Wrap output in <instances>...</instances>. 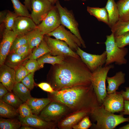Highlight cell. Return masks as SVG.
Instances as JSON below:
<instances>
[{
	"label": "cell",
	"instance_id": "cell-1",
	"mask_svg": "<svg viewBox=\"0 0 129 129\" xmlns=\"http://www.w3.org/2000/svg\"><path fill=\"white\" fill-rule=\"evenodd\" d=\"M92 72L80 58L65 56L62 62L52 65L47 80L55 91L92 84Z\"/></svg>",
	"mask_w": 129,
	"mask_h": 129
},
{
	"label": "cell",
	"instance_id": "cell-2",
	"mask_svg": "<svg viewBox=\"0 0 129 129\" xmlns=\"http://www.w3.org/2000/svg\"><path fill=\"white\" fill-rule=\"evenodd\" d=\"M48 97L66 106L72 112L86 110L91 112L100 106L92 83L48 93Z\"/></svg>",
	"mask_w": 129,
	"mask_h": 129
},
{
	"label": "cell",
	"instance_id": "cell-3",
	"mask_svg": "<svg viewBox=\"0 0 129 129\" xmlns=\"http://www.w3.org/2000/svg\"><path fill=\"white\" fill-rule=\"evenodd\" d=\"M93 120L97 122L92 128L97 129H113L120 124L129 122V118L123 115L114 114L106 110L103 105L95 108L90 114Z\"/></svg>",
	"mask_w": 129,
	"mask_h": 129
},
{
	"label": "cell",
	"instance_id": "cell-4",
	"mask_svg": "<svg viewBox=\"0 0 129 129\" xmlns=\"http://www.w3.org/2000/svg\"><path fill=\"white\" fill-rule=\"evenodd\" d=\"M104 43L106 46L107 59L104 66L114 63L116 64H126L127 62L125 56L128 53V49L125 47H119L115 42L113 34L106 36Z\"/></svg>",
	"mask_w": 129,
	"mask_h": 129
},
{
	"label": "cell",
	"instance_id": "cell-5",
	"mask_svg": "<svg viewBox=\"0 0 129 129\" xmlns=\"http://www.w3.org/2000/svg\"><path fill=\"white\" fill-rule=\"evenodd\" d=\"M114 67L113 65L110 64L99 67L92 72V83L100 106L102 104L107 94L106 81L108 73Z\"/></svg>",
	"mask_w": 129,
	"mask_h": 129
},
{
	"label": "cell",
	"instance_id": "cell-6",
	"mask_svg": "<svg viewBox=\"0 0 129 129\" xmlns=\"http://www.w3.org/2000/svg\"><path fill=\"white\" fill-rule=\"evenodd\" d=\"M72 112L64 104L52 101L43 109L38 116L46 121L57 123L62 118Z\"/></svg>",
	"mask_w": 129,
	"mask_h": 129
},
{
	"label": "cell",
	"instance_id": "cell-7",
	"mask_svg": "<svg viewBox=\"0 0 129 129\" xmlns=\"http://www.w3.org/2000/svg\"><path fill=\"white\" fill-rule=\"evenodd\" d=\"M55 4L59 14L61 24L67 28L75 35L80 41L82 47L86 48L85 42L80 32L78 23L72 11L68 10L65 7H62L59 0Z\"/></svg>",
	"mask_w": 129,
	"mask_h": 129
},
{
	"label": "cell",
	"instance_id": "cell-8",
	"mask_svg": "<svg viewBox=\"0 0 129 129\" xmlns=\"http://www.w3.org/2000/svg\"><path fill=\"white\" fill-rule=\"evenodd\" d=\"M44 38L50 49V54L51 55L80 58L76 52L72 50L65 42L56 38H52L46 35L44 36Z\"/></svg>",
	"mask_w": 129,
	"mask_h": 129
},
{
	"label": "cell",
	"instance_id": "cell-9",
	"mask_svg": "<svg viewBox=\"0 0 129 129\" xmlns=\"http://www.w3.org/2000/svg\"><path fill=\"white\" fill-rule=\"evenodd\" d=\"M31 17L37 26L45 18L54 5L48 0H31Z\"/></svg>",
	"mask_w": 129,
	"mask_h": 129
},
{
	"label": "cell",
	"instance_id": "cell-10",
	"mask_svg": "<svg viewBox=\"0 0 129 129\" xmlns=\"http://www.w3.org/2000/svg\"><path fill=\"white\" fill-rule=\"evenodd\" d=\"M49 36H53L55 38L65 42L73 51H76L78 47L82 46L78 38L70 31L66 30L65 27L61 25L56 29L47 34Z\"/></svg>",
	"mask_w": 129,
	"mask_h": 129
},
{
	"label": "cell",
	"instance_id": "cell-11",
	"mask_svg": "<svg viewBox=\"0 0 129 129\" xmlns=\"http://www.w3.org/2000/svg\"><path fill=\"white\" fill-rule=\"evenodd\" d=\"M76 52L92 73L102 66L106 63L107 59L106 51L100 55L94 54L86 53L78 47Z\"/></svg>",
	"mask_w": 129,
	"mask_h": 129
},
{
	"label": "cell",
	"instance_id": "cell-12",
	"mask_svg": "<svg viewBox=\"0 0 129 129\" xmlns=\"http://www.w3.org/2000/svg\"><path fill=\"white\" fill-rule=\"evenodd\" d=\"M61 25L59 14L55 5L37 27L44 35L53 31Z\"/></svg>",
	"mask_w": 129,
	"mask_h": 129
},
{
	"label": "cell",
	"instance_id": "cell-13",
	"mask_svg": "<svg viewBox=\"0 0 129 129\" xmlns=\"http://www.w3.org/2000/svg\"><path fill=\"white\" fill-rule=\"evenodd\" d=\"M124 100L120 91L107 94L102 105L107 111L113 113L122 112L124 109Z\"/></svg>",
	"mask_w": 129,
	"mask_h": 129
},
{
	"label": "cell",
	"instance_id": "cell-14",
	"mask_svg": "<svg viewBox=\"0 0 129 129\" xmlns=\"http://www.w3.org/2000/svg\"><path fill=\"white\" fill-rule=\"evenodd\" d=\"M91 112L86 110L75 111L67 115L57 123L60 129H72L85 117L90 115Z\"/></svg>",
	"mask_w": 129,
	"mask_h": 129
},
{
	"label": "cell",
	"instance_id": "cell-15",
	"mask_svg": "<svg viewBox=\"0 0 129 129\" xmlns=\"http://www.w3.org/2000/svg\"><path fill=\"white\" fill-rule=\"evenodd\" d=\"M37 27L31 18L18 16L15 20L12 30L17 36L24 35L36 28Z\"/></svg>",
	"mask_w": 129,
	"mask_h": 129
},
{
	"label": "cell",
	"instance_id": "cell-16",
	"mask_svg": "<svg viewBox=\"0 0 129 129\" xmlns=\"http://www.w3.org/2000/svg\"><path fill=\"white\" fill-rule=\"evenodd\" d=\"M2 39L0 45V65L4 64L6 56L17 35L12 30L4 29L2 34Z\"/></svg>",
	"mask_w": 129,
	"mask_h": 129
},
{
	"label": "cell",
	"instance_id": "cell-17",
	"mask_svg": "<svg viewBox=\"0 0 129 129\" xmlns=\"http://www.w3.org/2000/svg\"><path fill=\"white\" fill-rule=\"evenodd\" d=\"M18 117L22 125H27L41 129H54L57 126V123L46 121L34 114L24 118L19 115Z\"/></svg>",
	"mask_w": 129,
	"mask_h": 129
},
{
	"label": "cell",
	"instance_id": "cell-18",
	"mask_svg": "<svg viewBox=\"0 0 129 129\" xmlns=\"http://www.w3.org/2000/svg\"><path fill=\"white\" fill-rule=\"evenodd\" d=\"M0 81L9 91L12 92L16 82L15 70L4 64L0 66Z\"/></svg>",
	"mask_w": 129,
	"mask_h": 129
},
{
	"label": "cell",
	"instance_id": "cell-19",
	"mask_svg": "<svg viewBox=\"0 0 129 129\" xmlns=\"http://www.w3.org/2000/svg\"><path fill=\"white\" fill-rule=\"evenodd\" d=\"M125 74L121 71L116 73L111 77L107 76L106 80L108 85L106 88L107 94H111L116 91L119 87L125 81Z\"/></svg>",
	"mask_w": 129,
	"mask_h": 129
},
{
	"label": "cell",
	"instance_id": "cell-20",
	"mask_svg": "<svg viewBox=\"0 0 129 129\" xmlns=\"http://www.w3.org/2000/svg\"><path fill=\"white\" fill-rule=\"evenodd\" d=\"M51 101V99L48 97L36 98L32 97L26 102L30 107L32 113L37 115Z\"/></svg>",
	"mask_w": 129,
	"mask_h": 129
},
{
	"label": "cell",
	"instance_id": "cell-21",
	"mask_svg": "<svg viewBox=\"0 0 129 129\" xmlns=\"http://www.w3.org/2000/svg\"><path fill=\"white\" fill-rule=\"evenodd\" d=\"M105 7L108 14V26L111 28L119 19V12L115 0H108Z\"/></svg>",
	"mask_w": 129,
	"mask_h": 129
},
{
	"label": "cell",
	"instance_id": "cell-22",
	"mask_svg": "<svg viewBox=\"0 0 129 129\" xmlns=\"http://www.w3.org/2000/svg\"><path fill=\"white\" fill-rule=\"evenodd\" d=\"M29 58L22 57L14 52H9L6 57L4 64L15 70L20 65H24Z\"/></svg>",
	"mask_w": 129,
	"mask_h": 129
},
{
	"label": "cell",
	"instance_id": "cell-23",
	"mask_svg": "<svg viewBox=\"0 0 129 129\" xmlns=\"http://www.w3.org/2000/svg\"><path fill=\"white\" fill-rule=\"evenodd\" d=\"M87 10L90 15L95 17L98 21L103 22L108 26V14L105 7L100 8L87 6Z\"/></svg>",
	"mask_w": 129,
	"mask_h": 129
},
{
	"label": "cell",
	"instance_id": "cell-24",
	"mask_svg": "<svg viewBox=\"0 0 129 129\" xmlns=\"http://www.w3.org/2000/svg\"><path fill=\"white\" fill-rule=\"evenodd\" d=\"M19 113L17 109L0 99V117L9 118H14Z\"/></svg>",
	"mask_w": 129,
	"mask_h": 129
},
{
	"label": "cell",
	"instance_id": "cell-25",
	"mask_svg": "<svg viewBox=\"0 0 129 129\" xmlns=\"http://www.w3.org/2000/svg\"><path fill=\"white\" fill-rule=\"evenodd\" d=\"M28 43L31 49L32 50L37 47L43 39L44 36L37 27L27 35Z\"/></svg>",
	"mask_w": 129,
	"mask_h": 129
},
{
	"label": "cell",
	"instance_id": "cell-26",
	"mask_svg": "<svg viewBox=\"0 0 129 129\" xmlns=\"http://www.w3.org/2000/svg\"><path fill=\"white\" fill-rule=\"evenodd\" d=\"M12 91L23 102H26L32 97L30 90L21 82L15 84Z\"/></svg>",
	"mask_w": 129,
	"mask_h": 129
},
{
	"label": "cell",
	"instance_id": "cell-27",
	"mask_svg": "<svg viewBox=\"0 0 129 129\" xmlns=\"http://www.w3.org/2000/svg\"><path fill=\"white\" fill-rule=\"evenodd\" d=\"M64 58L65 56H54L51 55L50 53H48L42 56L37 60L40 65L43 68L45 63L51 64L52 65L61 63Z\"/></svg>",
	"mask_w": 129,
	"mask_h": 129
},
{
	"label": "cell",
	"instance_id": "cell-28",
	"mask_svg": "<svg viewBox=\"0 0 129 129\" xmlns=\"http://www.w3.org/2000/svg\"><path fill=\"white\" fill-rule=\"evenodd\" d=\"M50 53V49L43 38L37 47L32 49L29 59H37L43 55Z\"/></svg>",
	"mask_w": 129,
	"mask_h": 129
},
{
	"label": "cell",
	"instance_id": "cell-29",
	"mask_svg": "<svg viewBox=\"0 0 129 129\" xmlns=\"http://www.w3.org/2000/svg\"><path fill=\"white\" fill-rule=\"evenodd\" d=\"M116 3L119 12V20L129 21V0H118Z\"/></svg>",
	"mask_w": 129,
	"mask_h": 129
},
{
	"label": "cell",
	"instance_id": "cell-30",
	"mask_svg": "<svg viewBox=\"0 0 129 129\" xmlns=\"http://www.w3.org/2000/svg\"><path fill=\"white\" fill-rule=\"evenodd\" d=\"M115 37L129 31V21L119 20L111 28Z\"/></svg>",
	"mask_w": 129,
	"mask_h": 129
},
{
	"label": "cell",
	"instance_id": "cell-31",
	"mask_svg": "<svg viewBox=\"0 0 129 129\" xmlns=\"http://www.w3.org/2000/svg\"><path fill=\"white\" fill-rule=\"evenodd\" d=\"M22 126L20 121L12 118L0 119V129H18Z\"/></svg>",
	"mask_w": 129,
	"mask_h": 129
},
{
	"label": "cell",
	"instance_id": "cell-32",
	"mask_svg": "<svg viewBox=\"0 0 129 129\" xmlns=\"http://www.w3.org/2000/svg\"><path fill=\"white\" fill-rule=\"evenodd\" d=\"M7 104L17 108L23 102L13 92L9 91L1 99Z\"/></svg>",
	"mask_w": 129,
	"mask_h": 129
},
{
	"label": "cell",
	"instance_id": "cell-33",
	"mask_svg": "<svg viewBox=\"0 0 129 129\" xmlns=\"http://www.w3.org/2000/svg\"><path fill=\"white\" fill-rule=\"evenodd\" d=\"M14 9V12L18 16H24L31 18L30 14L25 5L19 0H11Z\"/></svg>",
	"mask_w": 129,
	"mask_h": 129
},
{
	"label": "cell",
	"instance_id": "cell-34",
	"mask_svg": "<svg viewBox=\"0 0 129 129\" xmlns=\"http://www.w3.org/2000/svg\"><path fill=\"white\" fill-rule=\"evenodd\" d=\"M18 16L14 12L7 10L3 23L5 29L12 30L16 18Z\"/></svg>",
	"mask_w": 129,
	"mask_h": 129
},
{
	"label": "cell",
	"instance_id": "cell-35",
	"mask_svg": "<svg viewBox=\"0 0 129 129\" xmlns=\"http://www.w3.org/2000/svg\"><path fill=\"white\" fill-rule=\"evenodd\" d=\"M28 43L27 35L17 36L14 41L10 52H13L19 47Z\"/></svg>",
	"mask_w": 129,
	"mask_h": 129
},
{
	"label": "cell",
	"instance_id": "cell-36",
	"mask_svg": "<svg viewBox=\"0 0 129 129\" xmlns=\"http://www.w3.org/2000/svg\"><path fill=\"white\" fill-rule=\"evenodd\" d=\"M25 68L29 73L34 72L42 68L37 59H29L24 64Z\"/></svg>",
	"mask_w": 129,
	"mask_h": 129
},
{
	"label": "cell",
	"instance_id": "cell-37",
	"mask_svg": "<svg viewBox=\"0 0 129 129\" xmlns=\"http://www.w3.org/2000/svg\"><path fill=\"white\" fill-rule=\"evenodd\" d=\"M114 38L115 43L119 48L129 46V31Z\"/></svg>",
	"mask_w": 129,
	"mask_h": 129
},
{
	"label": "cell",
	"instance_id": "cell-38",
	"mask_svg": "<svg viewBox=\"0 0 129 129\" xmlns=\"http://www.w3.org/2000/svg\"><path fill=\"white\" fill-rule=\"evenodd\" d=\"M19 115L22 118H25L32 116L31 110L28 105L26 102L22 103L17 109Z\"/></svg>",
	"mask_w": 129,
	"mask_h": 129
},
{
	"label": "cell",
	"instance_id": "cell-39",
	"mask_svg": "<svg viewBox=\"0 0 129 129\" xmlns=\"http://www.w3.org/2000/svg\"><path fill=\"white\" fill-rule=\"evenodd\" d=\"M15 84L20 82L29 73L24 65H21L15 70Z\"/></svg>",
	"mask_w": 129,
	"mask_h": 129
},
{
	"label": "cell",
	"instance_id": "cell-40",
	"mask_svg": "<svg viewBox=\"0 0 129 129\" xmlns=\"http://www.w3.org/2000/svg\"><path fill=\"white\" fill-rule=\"evenodd\" d=\"M32 51V50L27 43L19 47L13 51L22 57L29 58Z\"/></svg>",
	"mask_w": 129,
	"mask_h": 129
},
{
	"label": "cell",
	"instance_id": "cell-41",
	"mask_svg": "<svg viewBox=\"0 0 129 129\" xmlns=\"http://www.w3.org/2000/svg\"><path fill=\"white\" fill-rule=\"evenodd\" d=\"M92 125L88 115L84 117L73 127V129H88Z\"/></svg>",
	"mask_w": 129,
	"mask_h": 129
},
{
	"label": "cell",
	"instance_id": "cell-42",
	"mask_svg": "<svg viewBox=\"0 0 129 129\" xmlns=\"http://www.w3.org/2000/svg\"><path fill=\"white\" fill-rule=\"evenodd\" d=\"M34 72L29 73L21 81L30 90L33 89L35 85L34 79Z\"/></svg>",
	"mask_w": 129,
	"mask_h": 129
},
{
	"label": "cell",
	"instance_id": "cell-43",
	"mask_svg": "<svg viewBox=\"0 0 129 129\" xmlns=\"http://www.w3.org/2000/svg\"><path fill=\"white\" fill-rule=\"evenodd\" d=\"M37 85L43 91L48 93H52L55 91L50 84L48 82H42L38 84Z\"/></svg>",
	"mask_w": 129,
	"mask_h": 129
},
{
	"label": "cell",
	"instance_id": "cell-44",
	"mask_svg": "<svg viewBox=\"0 0 129 129\" xmlns=\"http://www.w3.org/2000/svg\"><path fill=\"white\" fill-rule=\"evenodd\" d=\"M120 114L123 115H129V101L124 100V108L123 111L121 112Z\"/></svg>",
	"mask_w": 129,
	"mask_h": 129
},
{
	"label": "cell",
	"instance_id": "cell-45",
	"mask_svg": "<svg viewBox=\"0 0 129 129\" xmlns=\"http://www.w3.org/2000/svg\"><path fill=\"white\" fill-rule=\"evenodd\" d=\"M9 91L6 87L1 82L0 83V99H1L2 97Z\"/></svg>",
	"mask_w": 129,
	"mask_h": 129
},
{
	"label": "cell",
	"instance_id": "cell-46",
	"mask_svg": "<svg viewBox=\"0 0 129 129\" xmlns=\"http://www.w3.org/2000/svg\"><path fill=\"white\" fill-rule=\"evenodd\" d=\"M125 91L122 90L121 93L124 100L129 101V87H125Z\"/></svg>",
	"mask_w": 129,
	"mask_h": 129
},
{
	"label": "cell",
	"instance_id": "cell-47",
	"mask_svg": "<svg viewBox=\"0 0 129 129\" xmlns=\"http://www.w3.org/2000/svg\"><path fill=\"white\" fill-rule=\"evenodd\" d=\"M7 10H4L0 12V24H2L4 22L5 19L7 12Z\"/></svg>",
	"mask_w": 129,
	"mask_h": 129
},
{
	"label": "cell",
	"instance_id": "cell-48",
	"mask_svg": "<svg viewBox=\"0 0 129 129\" xmlns=\"http://www.w3.org/2000/svg\"><path fill=\"white\" fill-rule=\"evenodd\" d=\"M24 0V5L26 6L28 10L31 11V0Z\"/></svg>",
	"mask_w": 129,
	"mask_h": 129
},
{
	"label": "cell",
	"instance_id": "cell-49",
	"mask_svg": "<svg viewBox=\"0 0 129 129\" xmlns=\"http://www.w3.org/2000/svg\"><path fill=\"white\" fill-rule=\"evenodd\" d=\"M21 129H34L33 127L27 125H22L20 128Z\"/></svg>",
	"mask_w": 129,
	"mask_h": 129
},
{
	"label": "cell",
	"instance_id": "cell-50",
	"mask_svg": "<svg viewBox=\"0 0 129 129\" xmlns=\"http://www.w3.org/2000/svg\"><path fill=\"white\" fill-rule=\"evenodd\" d=\"M119 129H129V123L119 128Z\"/></svg>",
	"mask_w": 129,
	"mask_h": 129
},
{
	"label": "cell",
	"instance_id": "cell-51",
	"mask_svg": "<svg viewBox=\"0 0 129 129\" xmlns=\"http://www.w3.org/2000/svg\"><path fill=\"white\" fill-rule=\"evenodd\" d=\"M53 4L54 5L55 4L56 2L58 0H48Z\"/></svg>",
	"mask_w": 129,
	"mask_h": 129
},
{
	"label": "cell",
	"instance_id": "cell-52",
	"mask_svg": "<svg viewBox=\"0 0 129 129\" xmlns=\"http://www.w3.org/2000/svg\"><path fill=\"white\" fill-rule=\"evenodd\" d=\"M71 0H64L65 1H69ZM82 1H86L88 0H79Z\"/></svg>",
	"mask_w": 129,
	"mask_h": 129
}]
</instances>
